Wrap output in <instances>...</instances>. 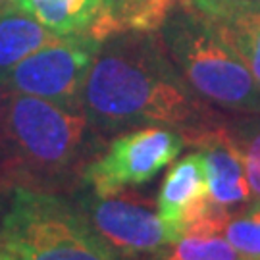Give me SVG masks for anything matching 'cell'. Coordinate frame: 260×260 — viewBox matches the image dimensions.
I'll list each match as a JSON object with an SVG mask.
<instances>
[{"label": "cell", "mask_w": 260, "mask_h": 260, "mask_svg": "<svg viewBox=\"0 0 260 260\" xmlns=\"http://www.w3.org/2000/svg\"><path fill=\"white\" fill-rule=\"evenodd\" d=\"M185 147L179 131L145 125L123 131L91 160L83 172V185L94 195L112 197L127 187L149 183L162 168L174 162ZM81 185V187H83Z\"/></svg>", "instance_id": "5"}, {"label": "cell", "mask_w": 260, "mask_h": 260, "mask_svg": "<svg viewBox=\"0 0 260 260\" xmlns=\"http://www.w3.org/2000/svg\"><path fill=\"white\" fill-rule=\"evenodd\" d=\"M185 145H193L203 158L210 203L233 212L252 201L239 147L223 121H216L187 135Z\"/></svg>", "instance_id": "8"}, {"label": "cell", "mask_w": 260, "mask_h": 260, "mask_svg": "<svg viewBox=\"0 0 260 260\" xmlns=\"http://www.w3.org/2000/svg\"><path fill=\"white\" fill-rule=\"evenodd\" d=\"M179 0H110L114 31L150 33L164 25Z\"/></svg>", "instance_id": "13"}, {"label": "cell", "mask_w": 260, "mask_h": 260, "mask_svg": "<svg viewBox=\"0 0 260 260\" xmlns=\"http://www.w3.org/2000/svg\"><path fill=\"white\" fill-rule=\"evenodd\" d=\"M123 260H164L158 254H147V256H135V258H123Z\"/></svg>", "instance_id": "21"}, {"label": "cell", "mask_w": 260, "mask_h": 260, "mask_svg": "<svg viewBox=\"0 0 260 260\" xmlns=\"http://www.w3.org/2000/svg\"><path fill=\"white\" fill-rule=\"evenodd\" d=\"M99 131L81 108L8 93L0 139V191L25 187L72 195L94 160Z\"/></svg>", "instance_id": "2"}, {"label": "cell", "mask_w": 260, "mask_h": 260, "mask_svg": "<svg viewBox=\"0 0 260 260\" xmlns=\"http://www.w3.org/2000/svg\"><path fill=\"white\" fill-rule=\"evenodd\" d=\"M101 45L93 37H70L41 48L14 66L2 79V87L6 93L31 94L66 108H81V93Z\"/></svg>", "instance_id": "6"}, {"label": "cell", "mask_w": 260, "mask_h": 260, "mask_svg": "<svg viewBox=\"0 0 260 260\" xmlns=\"http://www.w3.org/2000/svg\"><path fill=\"white\" fill-rule=\"evenodd\" d=\"M68 197L96 235L121 260L156 254L170 243L162 220L143 197L123 195V191L112 197H99L85 185Z\"/></svg>", "instance_id": "7"}, {"label": "cell", "mask_w": 260, "mask_h": 260, "mask_svg": "<svg viewBox=\"0 0 260 260\" xmlns=\"http://www.w3.org/2000/svg\"><path fill=\"white\" fill-rule=\"evenodd\" d=\"M0 260H12L8 249H6V243L2 239V235H0Z\"/></svg>", "instance_id": "20"}, {"label": "cell", "mask_w": 260, "mask_h": 260, "mask_svg": "<svg viewBox=\"0 0 260 260\" xmlns=\"http://www.w3.org/2000/svg\"><path fill=\"white\" fill-rule=\"evenodd\" d=\"M14 8L60 37H93L103 43L114 35L104 0H14Z\"/></svg>", "instance_id": "10"}, {"label": "cell", "mask_w": 260, "mask_h": 260, "mask_svg": "<svg viewBox=\"0 0 260 260\" xmlns=\"http://www.w3.org/2000/svg\"><path fill=\"white\" fill-rule=\"evenodd\" d=\"M10 10H14V0H0V16H4Z\"/></svg>", "instance_id": "19"}, {"label": "cell", "mask_w": 260, "mask_h": 260, "mask_svg": "<svg viewBox=\"0 0 260 260\" xmlns=\"http://www.w3.org/2000/svg\"><path fill=\"white\" fill-rule=\"evenodd\" d=\"M2 193L0 235L12 260H121L68 195L25 187Z\"/></svg>", "instance_id": "3"}, {"label": "cell", "mask_w": 260, "mask_h": 260, "mask_svg": "<svg viewBox=\"0 0 260 260\" xmlns=\"http://www.w3.org/2000/svg\"><path fill=\"white\" fill-rule=\"evenodd\" d=\"M216 27L230 43V47L239 54L260 87V10L216 23Z\"/></svg>", "instance_id": "14"}, {"label": "cell", "mask_w": 260, "mask_h": 260, "mask_svg": "<svg viewBox=\"0 0 260 260\" xmlns=\"http://www.w3.org/2000/svg\"><path fill=\"white\" fill-rule=\"evenodd\" d=\"M164 41L201 99L237 114H260V87L216 23L183 6L164 21Z\"/></svg>", "instance_id": "4"}, {"label": "cell", "mask_w": 260, "mask_h": 260, "mask_svg": "<svg viewBox=\"0 0 260 260\" xmlns=\"http://www.w3.org/2000/svg\"><path fill=\"white\" fill-rule=\"evenodd\" d=\"M205 166L199 150L179 158L168 170L156 197V214L170 235L177 241L185 230L210 210Z\"/></svg>", "instance_id": "9"}, {"label": "cell", "mask_w": 260, "mask_h": 260, "mask_svg": "<svg viewBox=\"0 0 260 260\" xmlns=\"http://www.w3.org/2000/svg\"><path fill=\"white\" fill-rule=\"evenodd\" d=\"M228 129L241 150L252 199L260 201V114H249V118L228 125Z\"/></svg>", "instance_id": "16"}, {"label": "cell", "mask_w": 260, "mask_h": 260, "mask_svg": "<svg viewBox=\"0 0 260 260\" xmlns=\"http://www.w3.org/2000/svg\"><path fill=\"white\" fill-rule=\"evenodd\" d=\"M228 216V210L212 205L177 241L168 243L156 254L164 260H243L223 233Z\"/></svg>", "instance_id": "11"}, {"label": "cell", "mask_w": 260, "mask_h": 260, "mask_svg": "<svg viewBox=\"0 0 260 260\" xmlns=\"http://www.w3.org/2000/svg\"><path fill=\"white\" fill-rule=\"evenodd\" d=\"M104 6H106V12H108V19H110V0H104ZM110 25H112V19H110ZM112 31H114V25H112Z\"/></svg>", "instance_id": "22"}, {"label": "cell", "mask_w": 260, "mask_h": 260, "mask_svg": "<svg viewBox=\"0 0 260 260\" xmlns=\"http://www.w3.org/2000/svg\"><path fill=\"white\" fill-rule=\"evenodd\" d=\"M183 6L203 14L214 23H223L241 14L260 10V0H183Z\"/></svg>", "instance_id": "17"}, {"label": "cell", "mask_w": 260, "mask_h": 260, "mask_svg": "<svg viewBox=\"0 0 260 260\" xmlns=\"http://www.w3.org/2000/svg\"><path fill=\"white\" fill-rule=\"evenodd\" d=\"M64 39L39 23L25 12L10 10L0 16V85L14 66L41 48L62 43Z\"/></svg>", "instance_id": "12"}, {"label": "cell", "mask_w": 260, "mask_h": 260, "mask_svg": "<svg viewBox=\"0 0 260 260\" xmlns=\"http://www.w3.org/2000/svg\"><path fill=\"white\" fill-rule=\"evenodd\" d=\"M81 108L99 133L162 125L177 127L185 139L220 121L166 54L147 41L99 52L85 81Z\"/></svg>", "instance_id": "1"}, {"label": "cell", "mask_w": 260, "mask_h": 260, "mask_svg": "<svg viewBox=\"0 0 260 260\" xmlns=\"http://www.w3.org/2000/svg\"><path fill=\"white\" fill-rule=\"evenodd\" d=\"M223 233L243 260H260V201L252 199L249 205L230 212Z\"/></svg>", "instance_id": "15"}, {"label": "cell", "mask_w": 260, "mask_h": 260, "mask_svg": "<svg viewBox=\"0 0 260 260\" xmlns=\"http://www.w3.org/2000/svg\"><path fill=\"white\" fill-rule=\"evenodd\" d=\"M6 103H8V94L6 89L0 85V139H2V129H4V118H6Z\"/></svg>", "instance_id": "18"}]
</instances>
